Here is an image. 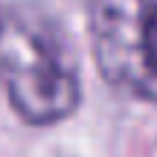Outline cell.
Listing matches in <instances>:
<instances>
[{"label": "cell", "mask_w": 157, "mask_h": 157, "mask_svg": "<svg viewBox=\"0 0 157 157\" xmlns=\"http://www.w3.org/2000/svg\"><path fill=\"white\" fill-rule=\"evenodd\" d=\"M0 87L29 125H56L76 113L82 82L73 47L41 6L0 9Z\"/></svg>", "instance_id": "1"}, {"label": "cell", "mask_w": 157, "mask_h": 157, "mask_svg": "<svg viewBox=\"0 0 157 157\" xmlns=\"http://www.w3.org/2000/svg\"><path fill=\"white\" fill-rule=\"evenodd\" d=\"M87 26L105 82L157 102V0H90Z\"/></svg>", "instance_id": "2"}]
</instances>
